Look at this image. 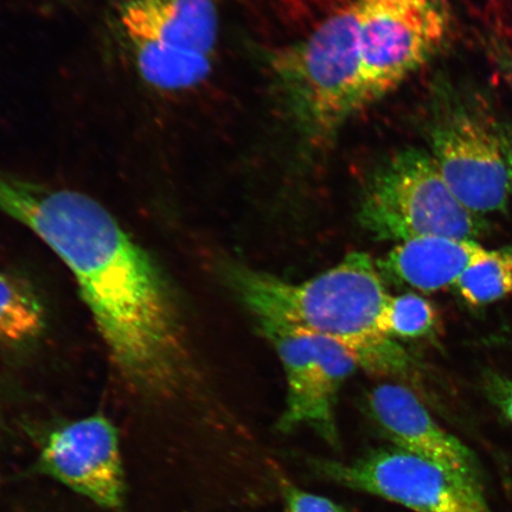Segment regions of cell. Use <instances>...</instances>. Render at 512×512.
Segmentation results:
<instances>
[{
    "mask_svg": "<svg viewBox=\"0 0 512 512\" xmlns=\"http://www.w3.org/2000/svg\"><path fill=\"white\" fill-rule=\"evenodd\" d=\"M358 219L374 238L398 243L432 236L477 241L489 232L485 216L458 200L430 153L411 147L371 175Z\"/></svg>",
    "mask_w": 512,
    "mask_h": 512,
    "instance_id": "5b68a950",
    "label": "cell"
},
{
    "mask_svg": "<svg viewBox=\"0 0 512 512\" xmlns=\"http://www.w3.org/2000/svg\"><path fill=\"white\" fill-rule=\"evenodd\" d=\"M317 475L414 512H494L483 485L418 454L381 448L355 462L318 459Z\"/></svg>",
    "mask_w": 512,
    "mask_h": 512,
    "instance_id": "ba28073f",
    "label": "cell"
},
{
    "mask_svg": "<svg viewBox=\"0 0 512 512\" xmlns=\"http://www.w3.org/2000/svg\"><path fill=\"white\" fill-rule=\"evenodd\" d=\"M497 253L476 240L432 236L396 243L376 264L400 283L431 293L453 287L469 268Z\"/></svg>",
    "mask_w": 512,
    "mask_h": 512,
    "instance_id": "7c38bea8",
    "label": "cell"
},
{
    "mask_svg": "<svg viewBox=\"0 0 512 512\" xmlns=\"http://www.w3.org/2000/svg\"><path fill=\"white\" fill-rule=\"evenodd\" d=\"M40 299L21 278L0 272V343H22L44 329Z\"/></svg>",
    "mask_w": 512,
    "mask_h": 512,
    "instance_id": "4fadbf2b",
    "label": "cell"
},
{
    "mask_svg": "<svg viewBox=\"0 0 512 512\" xmlns=\"http://www.w3.org/2000/svg\"><path fill=\"white\" fill-rule=\"evenodd\" d=\"M40 469L108 509L124 503L125 479L119 438L102 415L72 422L49 435Z\"/></svg>",
    "mask_w": 512,
    "mask_h": 512,
    "instance_id": "30bf717a",
    "label": "cell"
},
{
    "mask_svg": "<svg viewBox=\"0 0 512 512\" xmlns=\"http://www.w3.org/2000/svg\"><path fill=\"white\" fill-rule=\"evenodd\" d=\"M494 56L499 69L502 70L505 78H507L512 85V54L507 48L499 46L498 44V46H495Z\"/></svg>",
    "mask_w": 512,
    "mask_h": 512,
    "instance_id": "ac0fdd59",
    "label": "cell"
},
{
    "mask_svg": "<svg viewBox=\"0 0 512 512\" xmlns=\"http://www.w3.org/2000/svg\"><path fill=\"white\" fill-rule=\"evenodd\" d=\"M223 277L259 330L330 338L348 349L358 367L370 374L411 375V356L379 329L389 294L369 254L350 253L335 267L303 283H291L239 261L227 262Z\"/></svg>",
    "mask_w": 512,
    "mask_h": 512,
    "instance_id": "7a4b0ae2",
    "label": "cell"
},
{
    "mask_svg": "<svg viewBox=\"0 0 512 512\" xmlns=\"http://www.w3.org/2000/svg\"><path fill=\"white\" fill-rule=\"evenodd\" d=\"M438 313L415 293L388 296L379 317V329L390 338H421L437 329Z\"/></svg>",
    "mask_w": 512,
    "mask_h": 512,
    "instance_id": "9a60e30c",
    "label": "cell"
},
{
    "mask_svg": "<svg viewBox=\"0 0 512 512\" xmlns=\"http://www.w3.org/2000/svg\"><path fill=\"white\" fill-rule=\"evenodd\" d=\"M368 408L394 447L431 459L483 485L476 454L441 427L411 389L400 383H382L371 390Z\"/></svg>",
    "mask_w": 512,
    "mask_h": 512,
    "instance_id": "8fae6325",
    "label": "cell"
},
{
    "mask_svg": "<svg viewBox=\"0 0 512 512\" xmlns=\"http://www.w3.org/2000/svg\"><path fill=\"white\" fill-rule=\"evenodd\" d=\"M283 494L285 512H348L341 504L292 484L283 485Z\"/></svg>",
    "mask_w": 512,
    "mask_h": 512,
    "instance_id": "2e32d148",
    "label": "cell"
},
{
    "mask_svg": "<svg viewBox=\"0 0 512 512\" xmlns=\"http://www.w3.org/2000/svg\"><path fill=\"white\" fill-rule=\"evenodd\" d=\"M0 211L72 272L115 369L137 392L182 386L187 351L174 293L115 217L82 192L0 170Z\"/></svg>",
    "mask_w": 512,
    "mask_h": 512,
    "instance_id": "6da1fadb",
    "label": "cell"
},
{
    "mask_svg": "<svg viewBox=\"0 0 512 512\" xmlns=\"http://www.w3.org/2000/svg\"><path fill=\"white\" fill-rule=\"evenodd\" d=\"M357 28L356 4L349 0L280 57V85L306 137L329 138L360 112Z\"/></svg>",
    "mask_w": 512,
    "mask_h": 512,
    "instance_id": "8992f818",
    "label": "cell"
},
{
    "mask_svg": "<svg viewBox=\"0 0 512 512\" xmlns=\"http://www.w3.org/2000/svg\"><path fill=\"white\" fill-rule=\"evenodd\" d=\"M283 364L286 377L280 432L309 427L326 443L337 446L336 405L342 384L358 368L356 358L330 338L277 329H260Z\"/></svg>",
    "mask_w": 512,
    "mask_h": 512,
    "instance_id": "9c48e42d",
    "label": "cell"
},
{
    "mask_svg": "<svg viewBox=\"0 0 512 512\" xmlns=\"http://www.w3.org/2000/svg\"><path fill=\"white\" fill-rule=\"evenodd\" d=\"M111 14L145 85L181 93L207 80L219 40L216 0H113Z\"/></svg>",
    "mask_w": 512,
    "mask_h": 512,
    "instance_id": "277c9868",
    "label": "cell"
},
{
    "mask_svg": "<svg viewBox=\"0 0 512 512\" xmlns=\"http://www.w3.org/2000/svg\"><path fill=\"white\" fill-rule=\"evenodd\" d=\"M485 390L489 399L512 424V379L491 374L486 377Z\"/></svg>",
    "mask_w": 512,
    "mask_h": 512,
    "instance_id": "e0dca14e",
    "label": "cell"
},
{
    "mask_svg": "<svg viewBox=\"0 0 512 512\" xmlns=\"http://www.w3.org/2000/svg\"><path fill=\"white\" fill-rule=\"evenodd\" d=\"M428 153L458 200L478 215L512 202V125L478 88L443 81L427 121Z\"/></svg>",
    "mask_w": 512,
    "mask_h": 512,
    "instance_id": "3957f363",
    "label": "cell"
},
{
    "mask_svg": "<svg viewBox=\"0 0 512 512\" xmlns=\"http://www.w3.org/2000/svg\"><path fill=\"white\" fill-rule=\"evenodd\" d=\"M358 14L360 111L411 78L446 47L450 0H354Z\"/></svg>",
    "mask_w": 512,
    "mask_h": 512,
    "instance_id": "52a82bcc",
    "label": "cell"
},
{
    "mask_svg": "<svg viewBox=\"0 0 512 512\" xmlns=\"http://www.w3.org/2000/svg\"><path fill=\"white\" fill-rule=\"evenodd\" d=\"M453 287L467 305L475 307L511 296L512 249H498L494 258L469 268Z\"/></svg>",
    "mask_w": 512,
    "mask_h": 512,
    "instance_id": "5bb4252c",
    "label": "cell"
}]
</instances>
